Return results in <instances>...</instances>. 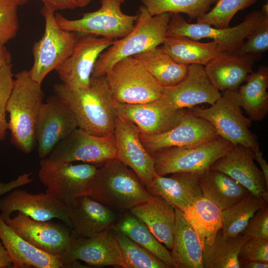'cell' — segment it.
I'll list each match as a JSON object with an SVG mask.
<instances>
[{
  "mask_svg": "<svg viewBox=\"0 0 268 268\" xmlns=\"http://www.w3.org/2000/svg\"><path fill=\"white\" fill-rule=\"evenodd\" d=\"M44 5L55 11L59 9H71L78 7L77 0H40Z\"/></svg>",
  "mask_w": 268,
  "mask_h": 268,
  "instance_id": "46",
  "label": "cell"
},
{
  "mask_svg": "<svg viewBox=\"0 0 268 268\" xmlns=\"http://www.w3.org/2000/svg\"><path fill=\"white\" fill-rule=\"evenodd\" d=\"M268 12V4L266 3L261 9L253 10L247 15L238 25L224 29L205 24L189 23L180 13H173L166 36H184L194 40L211 39L227 52L233 53L240 48Z\"/></svg>",
  "mask_w": 268,
  "mask_h": 268,
  "instance_id": "11",
  "label": "cell"
},
{
  "mask_svg": "<svg viewBox=\"0 0 268 268\" xmlns=\"http://www.w3.org/2000/svg\"><path fill=\"white\" fill-rule=\"evenodd\" d=\"M254 160V151L251 148L237 144L210 168L225 173L251 194L268 202V185Z\"/></svg>",
  "mask_w": 268,
  "mask_h": 268,
  "instance_id": "22",
  "label": "cell"
},
{
  "mask_svg": "<svg viewBox=\"0 0 268 268\" xmlns=\"http://www.w3.org/2000/svg\"><path fill=\"white\" fill-rule=\"evenodd\" d=\"M162 98L176 110L190 109L198 105L213 104L221 93L209 81L204 66L189 65L185 78L177 84L162 86Z\"/></svg>",
  "mask_w": 268,
  "mask_h": 268,
  "instance_id": "21",
  "label": "cell"
},
{
  "mask_svg": "<svg viewBox=\"0 0 268 268\" xmlns=\"http://www.w3.org/2000/svg\"><path fill=\"white\" fill-rule=\"evenodd\" d=\"M142 220L154 236L171 250L175 224L174 207L163 197L151 194L150 198L130 209Z\"/></svg>",
  "mask_w": 268,
  "mask_h": 268,
  "instance_id": "27",
  "label": "cell"
},
{
  "mask_svg": "<svg viewBox=\"0 0 268 268\" xmlns=\"http://www.w3.org/2000/svg\"><path fill=\"white\" fill-rule=\"evenodd\" d=\"M241 107L238 90H226L210 107L196 106L188 109L209 122L219 136L233 146L241 144L259 151L258 138L249 130L252 121L242 114Z\"/></svg>",
  "mask_w": 268,
  "mask_h": 268,
  "instance_id": "5",
  "label": "cell"
},
{
  "mask_svg": "<svg viewBox=\"0 0 268 268\" xmlns=\"http://www.w3.org/2000/svg\"><path fill=\"white\" fill-rule=\"evenodd\" d=\"M113 229L149 251L164 263L168 268H174L171 252L154 236L146 225L130 210H125L119 215Z\"/></svg>",
  "mask_w": 268,
  "mask_h": 268,
  "instance_id": "34",
  "label": "cell"
},
{
  "mask_svg": "<svg viewBox=\"0 0 268 268\" xmlns=\"http://www.w3.org/2000/svg\"><path fill=\"white\" fill-rule=\"evenodd\" d=\"M32 182L31 175L24 173L17 178L7 183L0 182V198L11 190L28 185Z\"/></svg>",
  "mask_w": 268,
  "mask_h": 268,
  "instance_id": "45",
  "label": "cell"
},
{
  "mask_svg": "<svg viewBox=\"0 0 268 268\" xmlns=\"http://www.w3.org/2000/svg\"><path fill=\"white\" fill-rule=\"evenodd\" d=\"M240 268H268V263L260 261H239Z\"/></svg>",
  "mask_w": 268,
  "mask_h": 268,
  "instance_id": "49",
  "label": "cell"
},
{
  "mask_svg": "<svg viewBox=\"0 0 268 268\" xmlns=\"http://www.w3.org/2000/svg\"><path fill=\"white\" fill-rule=\"evenodd\" d=\"M41 84L31 78L29 70L17 73L6 104L11 143L26 154L36 146L37 123L44 96Z\"/></svg>",
  "mask_w": 268,
  "mask_h": 268,
  "instance_id": "2",
  "label": "cell"
},
{
  "mask_svg": "<svg viewBox=\"0 0 268 268\" xmlns=\"http://www.w3.org/2000/svg\"><path fill=\"white\" fill-rule=\"evenodd\" d=\"M162 87L175 85L186 76L189 65L176 62L163 49L156 47L134 55Z\"/></svg>",
  "mask_w": 268,
  "mask_h": 268,
  "instance_id": "31",
  "label": "cell"
},
{
  "mask_svg": "<svg viewBox=\"0 0 268 268\" xmlns=\"http://www.w3.org/2000/svg\"><path fill=\"white\" fill-rule=\"evenodd\" d=\"M125 0H100L97 10L83 13L77 19L71 20L62 14H55L56 21L63 29L88 33L114 40L122 38L134 29L137 14L123 13L121 6Z\"/></svg>",
  "mask_w": 268,
  "mask_h": 268,
  "instance_id": "8",
  "label": "cell"
},
{
  "mask_svg": "<svg viewBox=\"0 0 268 268\" xmlns=\"http://www.w3.org/2000/svg\"><path fill=\"white\" fill-rule=\"evenodd\" d=\"M117 114L132 122L139 133L158 134L176 127L182 120L186 109L172 108L162 97L155 101L138 104L116 102Z\"/></svg>",
  "mask_w": 268,
  "mask_h": 268,
  "instance_id": "20",
  "label": "cell"
},
{
  "mask_svg": "<svg viewBox=\"0 0 268 268\" xmlns=\"http://www.w3.org/2000/svg\"><path fill=\"white\" fill-rule=\"evenodd\" d=\"M0 239L14 268H65L61 256L49 254L31 244L12 229L0 215Z\"/></svg>",
  "mask_w": 268,
  "mask_h": 268,
  "instance_id": "25",
  "label": "cell"
},
{
  "mask_svg": "<svg viewBox=\"0 0 268 268\" xmlns=\"http://www.w3.org/2000/svg\"><path fill=\"white\" fill-rule=\"evenodd\" d=\"M258 0H217L215 5L197 19V23L205 24L218 29L230 27L236 13L254 4Z\"/></svg>",
  "mask_w": 268,
  "mask_h": 268,
  "instance_id": "39",
  "label": "cell"
},
{
  "mask_svg": "<svg viewBox=\"0 0 268 268\" xmlns=\"http://www.w3.org/2000/svg\"><path fill=\"white\" fill-rule=\"evenodd\" d=\"M115 102L138 104L151 102L163 96L160 86L133 56L115 63L105 75Z\"/></svg>",
  "mask_w": 268,
  "mask_h": 268,
  "instance_id": "6",
  "label": "cell"
},
{
  "mask_svg": "<svg viewBox=\"0 0 268 268\" xmlns=\"http://www.w3.org/2000/svg\"><path fill=\"white\" fill-rule=\"evenodd\" d=\"M11 56L5 46L0 47V68L11 64Z\"/></svg>",
  "mask_w": 268,
  "mask_h": 268,
  "instance_id": "50",
  "label": "cell"
},
{
  "mask_svg": "<svg viewBox=\"0 0 268 268\" xmlns=\"http://www.w3.org/2000/svg\"><path fill=\"white\" fill-rule=\"evenodd\" d=\"M254 158L259 163L266 182L268 185V165L263 157L262 153L260 150L254 152Z\"/></svg>",
  "mask_w": 268,
  "mask_h": 268,
  "instance_id": "47",
  "label": "cell"
},
{
  "mask_svg": "<svg viewBox=\"0 0 268 268\" xmlns=\"http://www.w3.org/2000/svg\"><path fill=\"white\" fill-rule=\"evenodd\" d=\"M163 50L177 63L185 65L206 66L225 49L212 41L202 43L184 37L166 36L162 44Z\"/></svg>",
  "mask_w": 268,
  "mask_h": 268,
  "instance_id": "30",
  "label": "cell"
},
{
  "mask_svg": "<svg viewBox=\"0 0 268 268\" xmlns=\"http://www.w3.org/2000/svg\"><path fill=\"white\" fill-rule=\"evenodd\" d=\"M16 0H0V47L13 39L19 29Z\"/></svg>",
  "mask_w": 268,
  "mask_h": 268,
  "instance_id": "41",
  "label": "cell"
},
{
  "mask_svg": "<svg viewBox=\"0 0 268 268\" xmlns=\"http://www.w3.org/2000/svg\"><path fill=\"white\" fill-rule=\"evenodd\" d=\"M92 0H77L78 7H83L88 5Z\"/></svg>",
  "mask_w": 268,
  "mask_h": 268,
  "instance_id": "51",
  "label": "cell"
},
{
  "mask_svg": "<svg viewBox=\"0 0 268 268\" xmlns=\"http://www.w3.org/2000/svg\"><path fill=\"white\" fill-rule=\"evenodd\" d=\"M138 136L150 155L171 147L201 146L220 137L209 122L194 115L190 109L186 110L181 122L171 130L158 134L139 133Z\"/></svg>",
  "mask_w": 268,
  "mask_h": 268,
  "instance_id": "13",
  "label": "cell"
},
{
  "mask_svg": "<svg viewBox=\"0 0 268 268\" xmlns=\"http://www.w3.org/2000/svg\"><path fill=\"white\" fill-rule=\"evenodd\" d=\"M41 12L45 20V30L33 46L34 62L29 70L31 78L40 84L70 55L79 36V32L61 28L55 11L51 8L44 5Z\"/></svg>",
  "mask_w": 268,
  "mask_h": 268,
  "instance_id": "7",
  "label": "cell"
},
{
  "mask_svg": "<svg viewBox=\"0 0 268 268\" xmlns=\"http://www.w3.org/2000/svg\"><path fill=\"white\" fill-rule=\"evenodd\" d=\"M233 146L230 142L220 137L201 146L192 148L171 147L151 155L157 175L164 176L177 172L201 173L209 169Z\"/></svg>",
  "mask_w": 268,
  "mask_h": 268,
  "instance_id": "9",
  "label": "cell"
},
{
  "mask_svg": "<svg viewBox=\"0 0 268 268\" xmlns=\"http://www.w3.org/2000/svg\"><path fill=\"white\" fill-rule=\"evenodd\" d=\"M238 90L241 107L253 122H261L268 113V67L261 66Z\"/></svg>",
  "mask_w": 268,
  "mask_h": 268,
  "instance_id": "32",
  "label": "cell"
},
{
  "mask_svg": "<svg viewBox=\"0 0 268 268\" xmlns=\"http://www.w3.org/2000/svg\"><path fill=\"white\" fill-rule=\"evenodd\" d=\"M268 203L250 193L232 207L222 210L223 234L229 237L240 234L250 219Z\"/></svg>",
  "mask_w": 268,
  "mask_h": 268,
  "instance_id": "36",
  "label": "cell"
},
{
  "mask_svg": "<svg viewBox=\"0 0 268 268\" xmlns=\"http://www.w3.org/2000/svg\"><path fill=\"white\" fill-rule=\"evenodd\" d=\"M221 229L211 245L204 243V268H240L238 254L242 246L250 238L242 234L235 237L227 236L223 234Z\"/></svg>",
  "mask_w": 268,
  "mask_h": 268,
  "instance_id": "35",
  "label": "cell"
},
{
  "mask_svg": "<svg viewBox=\"0 0 268 268\" xmlns=\"http://www.w3.org/2000/svg\"><path fill=\"white\" fill-rule=\"evenodd\" d=\"M149 14L164 12L183 13L191 19H197L206 12L217 0H140Z\"/></svg>",
  "mask_w": 268,
  "mask_h": 268,
  "instance_id": "37",
  "label": "cell"
},
{
  "mask_svg": "<svg viewBox=\"0 0 268 268\" xmlns=\"http://www.w3.org/2000/svg\"><path fill=\"white\" fill-rule=\"evenodd\" d=\"M240 48L233 52L238 54H248L256 60L261 58L268 49V12L247 37Z\"/></svg>",
  "mask_w": 268,
  "mask_h": 268,
  "instance_id": "40",
  "label": "cell"
},
{
  "mask_svg": "<svg viewBox=\"0 0 268 268\" xmlns=\"http://www.w3.org/2000/svg\"><path fill=\"white\" fill-rule=\"evenodd\" d=\"M200 174L177 172L169 177L156 174L146 189L150 194L163 197L174 208L184 212L202 197L199 184Z\"/></svg>",
  "mask_w": 268,
  "mask_h": 268,
  "instance_id": "24",
  "label": "cell"
},
{
  "mask_svg": "<svg viewBox=\"0 0 268 268\" xmlns=\"http://www.w3.org/2000/svg\"><path fill=\"white\" fill-rule=\"evenodd\" d=\"M12 65L0 68V141L4 139L8 130L6 106L14 82Z\"/></svg>",
  "mask_w": 268,
  "mask_h": 268,
  "instance_id": "42",
  "label": "cell"
},
{
  "mask_svg": "<svg viewBox=\"0 0 268 268\" xmlns=\"http://www.w3.org/2000/svg\"><path fill=\"white\" fill-rule=\"evenodd\" d=\"M138 134L132 122L118 114L114 131L116 158L131 169L146 188L156 174L152 156L144 147Z\"/></svg>",
  "mask_w": 268,
  "mask_h": 268,
  "instance_id": "19",
  "label": "cell"
},
{
  "mask_svg": "<svg viewBox=\"0 0 268 268\" xmlns=\"http://www.w3.org/2000/svg\"><path fill=\"white\" fill-rule=\"evenodd\" d=\"M240 234L249 238L268 240V205L260 208L255 213Z\"/></svg>",
  "mask_w": 268,
  "mask_h": 268,
  "instance_id": "44",
  "label": "cell"
},
{
  "mask_svg": "<svg viewBox=\"0 0 268 268\" xmlns=\"http://www.w3.org/2000/svg\"><path fill=\"white\" fill-rule=\"evenodd\" d=\"M113 41L79 32L71 54L55 69L62 83L70 90L87 87L98 57Z\"/></svg>",
  "mask_w": 268,
  "mask_h": 268,
  "instance_id": "12",
  "label": "cell"
},
{
  "mask_svg": "<svg viewBox=\"0 0 268 268\" xmlns=\"http://www.w3.org/2000/svg\"><path fill=\"white\" fill-rule=\"evenodd\" d=\"M255 59L248 54L225 52L206 66V74L219 91L238 90L252 73Z\"/></svg>",
  "mask_w": 268,
  "mask_h": 268,
  "instance_id": "26",
  "label": "cell"
},
{
  "mask_svg": "<svg viewBox=\"0 0 268 268\" xmlns=\"http://www.w3.org/2000/svg\"><path fill=\"white\" fill-rule=\"evenodd\" d=\"M5 222L24 240L53 255L61 256L75 237L70 228L50 220H35L20 212Z\"/></svg>",
  "mask_w": 268,
  "mask_h": 268,
  "instance_id": "18",
  "label": "cell"
},
{
  "mask_svg": "<svg viewBox=\"0 0 268 268\" xmlns=\"http://www.w3.org/2000/svg\"><path fill=\"white\" fill-rule=\"evenodd\" d=\"M78 128L69 106L55 95L43 103L38 118L36 140L40 158L47 157L61 141Z\"/></svg>",
  "mask_w": 268,
  "mask_h": 268,
  "instance_id": "14",
  "label": "cell"
},
{
  "mask_svg": "<svg viewBox=\"0 0 268 268\" xmlns=\"http://www.w3.org/2000/svg\"><path fill=\"white\" fill-rule=\"evenodd\" d=\"M53 89L72 111L78 128L94 135H114L118 114L105 76H91L87 87L76 90L62 83L55 84Z\"/></svg>",
  "mask_w": 268,
  "mask_h": 268,
  "instance_id": "1",
  "label": "cell"
},
{
  "mask_svg": "<svg viewBox=\"0 0 268 268\" xmlns=\"http://www.w3.org/2000/svg\"><path fill=\"white\" fill-rule=\"evenodd\" d=\"M61 257L65 268L77 266V262L81 261L95 267L124 268L121 251L112 229L90 237H75Z\"/></svg>",
  "mask_w": 268,
  "mask_h": 268,
  "instance_id": "16",
  "label": "cell"
},
{
  "mask_svg": "<svg viewBox=\"0 0 268 268\" xmlns=\"http://www.w3.org/2000/svg\"><path fill=\"white\" fill-rule=\"evenodd\" d=\"M238 261L268 263V240L250 238L242 246L238 254Z\"/></svg>",
  "mask_w": 268,
  "mask_h": 268,
  "instance_id": "43",
  "label": "cell"
},
{
  "mask_svg": "<svg viewBox=\"0 0 268 268\" xmlns=\"http://www.w3.org/2000/svg\"><path fill=\"white\" fill-rule=\"evenodd\" d=\"M87 195L113 209L129 210L151 194L135 173L116 158L97 168Z\"/></svg>",
  "mask_w": 268,
  "mask_h": 268,
  "instance_id": "3",
  "label": "cell"
},
{
  "mask_svg": "<svg viewBox=\"0 0 268 268\" xmlns=\"http://www.w3.org/2000/svg\"><path fill=\"white\" fill-rule=\"evenodd\" d=\"M183 213L196 232L202 249L204 243L211 245L217 233L222 227V210L202 197Z\"/></svg>",
  "mask_w": 268,
  "mask_h": 268,
  "instance_id": "33",
  "label": "cell"
},
{
  "mask_svg": "<svg viewBox=\"0 0 268 268\" xmlns=\"http://www.w3.org/2000/svg\"><path fill=\"white\" fill-rule=\"evenodd\" d=\"M175 224L171 252L174 268H204L203 249L183 212L175 208Z\"/></svg>",
  "mask_w": 268,
  "mask_h": 268,
  "instance_id": "28",
  "label": "cell"
},
{
  "mask_svg": "<svg viewBox=\"0 0 268 268\" xmlns=\"http://www.w3.org/2000/svg\"><path fill=\"white\" fill-rule=\"evenodd\" d=\"M15 211L37 220L59 219L71 229L67 204L46 193L32 194L18 188L11 190L0 198V215L5 221Z\"/></svg>",
  "mask_w": 268,
  "mask_h": 268,
  "instance_id": "17",
  "label": "cell"
},
{
  "mask_svg": "<svg viewBox=\"0 0 268 268\" xmlns=\"http://www.w3.org/2000/svg\"><path fill=\"white\" fill-rule=\"evenodd\" d=\"M97 166L89 163L73 164L46 157L41 159L38 177L46 193L66 204L87 195Z\"/></svg>",
  "mask_w": 268,
  "mask_h": 268,
  "instance_id": "10",
  "label": "cell"
},
{
  "mask_svg": "<svg viewBox=\"0 0 268 268\" xmlns=\"http://www.w3.org/2000/svg\"><path fill=\"white\" fill-rule=\"evenodd\" d=\"M67 204L75 237H90L113 229L119 216L113 209L88 195L76 198Z\"/></svg>",
  "mask_w": 268,
  "mask_h": 268,
  "instance_id": "23",
  "label": "cell"
},
{
  "mask_svg": "<svg viewBox=\"0 0 268 268\" xmlns=\"http://www.w3.org/2000/svg\"><path fill=\"white\" fill-rule=\"evenodd\" d=\"M13 268L8 253L0 239V268Z\"/></svg>",
  "mask_w": 268,
  "mask_h": 268,
  "instance_id": "48",
  "label": "cell"
},
{
  "mask_svg": "<svg viewBox=\"0 0 268 268\" xmlns=\"http://www.w3.org/2000/svg\"><path fill=\"white\" fill-rule=\"evenodd\" d=\"M172 14L164 12L151 16L144 6L140 5L133 30L124 37L114 40L99 55L91 76H105L120 60L162 44Z\"/></svg>",
  "mask_w": 268,
  "mask_h": 268,
  "instance_id": "4",
  "label": "cell"
},
{
  "mask_svg": "<svg viewBox=\"0 0 268 268\" xmlns=\"http://www.w3.org/2000/svg\"><path fill=\"white\" fill-rule=\"evenodd\" d=\"M199 184L202 197L222 210L232 207L251 193L225 173L211 168L200 174Z\"/></svg>",
  "mask_w": 268,
  "mask_h": 268,
  "instance_id": "29",
  "label": "cell"
},
{
  "mask_svg": "<svg viewBox=\"0 0 268 268\" xmlns=\"http://www.w3.org/2000/svg\"><path fill=\"white\" fill-rule=\"evenodd\" d=\"M116 153L114 135L99 136L77 128L57 144L49 157L66 162L81 161L101 166L116 158Z\"/></svg>",
  "mask_w": 268,
  "mask_h": 268,
  "instance_id": "15",
  "label": "cell"
},
{
  "mask_svg": "<svg viewBox=\"0 0 268 268\" xmlns=\"http://www.w3.org/2000/svg\"><path fill=\"white\" fill-rule=\"evenodd\" d=\"M124 260V268H168L162 261L128 237L112 229Z\"/></svg>",
  "mask_w": 268,
  "mask_h": 268,
  "instance_id": "38",
  "label": "cell"
},
{
  "mask_svg": "<svg viewBox=\"0 0 268 268\" xmlns=\"http://www.w3.org/2000/svg\"><path fill=\"white\" fill-rule=\"evenodd\" d=\"M29 0H16L18 6H21L27 3Z\"/></svg>",
  "mask_w": 268,
  "mask_h": 268,
  "instance_id": "52",
  "label": "cell"
}]
</instances>
